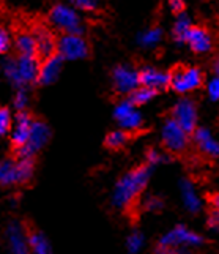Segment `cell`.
<instances>
[{
    "label": "cell",
    "mask_w": 219,
    "mask_h": 254,
    "mask_svg": "<svg viewBox=\"0 0 219 254\" xmlns=\"http://www.w3.org/2000/svg\"><path fill=\"white\" fill-rule=\"evenodd\" d=\"M153 166L142 164L129 169L115 182L110 194L112 207L118 212H129L137 202L152 179Z\"/></svg>",
    "instance_id": "6da1fadb"
},
{
    "label": "cell",
    "mask_w": 219,
    "mask_h": 254,
    "mask_svg": "<svg viewBox=\"0 0 219 254\" xmlns=\"http://www.w3.org/2000/svg\"><path fill=\"white\" fill-rule=\"evenodd\" d=\"M48 19L57 30H60L63 35L65 33H68V35H84V32H85L81 14H79L76 8H73L71 5L55 3L49 10Z\"/></svg>",
    "instance_id": "7a4b0ae2"
},
{
    "label": "cell",
    "mask_w": 219,
    "mask_h": 254,
    "mask_svg": "<svg viewBox=\"0 0 219 254\" xmlns=\"http://www.w3.org/2000/svg\"><path fill=\"white\" fill-rule=\"evenodd\" d=\"M205 239L200 234L191 231L188 226L178 224L175 226L172 231L165 232L163 237L158 240L156 247L158 248H165V250H173V248H196L204 245Z\"/></svg>",
    "instance_id": "3957f363"
},
{
    "label": "cell",
    "mask_w": 219,
    "mask_h": 254,
    "mask_svg": "<svg viewBox=\"0 0 219 254\" xmlns=\"http://www.w3.org/2000/svg\"><path fill=\"white\" fill-rule=\"evenodd\" d=\"M204 84V73L197 66L180 65L170 71V89L180 95L191 93Z\"/></svg>",
    "instance_id": "277c9868"
},
{
    "label": "cell",
    "mask_w": 219,
    "mask_h": 254,
    "mask_svg": "<svg viewBox=\"0 0 219 254\" xmlns=\"http://www.w3.org/2000/svg\"><path fill=\"white\" fill-rule=\"evenodd\" d=\"M51 137H52L51 127L46 124L45 120L35 119L27 144H25L21 150L13 152L11 155H14L16 158H32V160H35V156H37L43 148L49 144Z\"/></svg>",
    "instance_id": "5b68a950"
},
{
    "label": "cell",
    "mask_w": 219,
    "mask_h": 254,
    "mask_svg": "<svg viewBox=\"0 0 219 254\" xmlns=\"http://www.w3.org/2000/svg\"><path fill=\"white\" fill-rule=\"evenodd\" d=\"M57 54L65 62L84 60L90 56V46L82 35H62L57 40Z\"/></svg>",
    "instance_id": "8992f818"
},
{
    "label": "cell",
    "mask_w": 219,
    "mask_h": 254,
    "mask_svg": "<svg viewBox=\"0 0 219 254\" xmlns=\"http://www.w3.org/2000/svg\"><path fill=\"white\" fill-rule=\"evenodd\" d=\"M5 243L10 254H32L27 224L19 220L8 221L5 227Z\"/></svg>",
    "instance_id": "52a82bcc"
},
{
    "label": "cell",
    "mask_w": 219,
    "mask_h": 254,
    "mask_svg": "<svg viewBox=\"0 0 219 254\" xmlns=\"http://www.w3.org/2000/svg\"><path fill=\"white\" fill-rule=\"evenodd\" d=\"M113 120L117 122L120 129H125L128 133H136L144 127V117L133 103L128 98L121 100L113 108Z\"/></svg>",
    "instance_id": "ba28073f"
},
{
    "label": "cell",
    "mask_w": 219,
    "mask_h": 254,
    "mask_svg": "<svg viewBox=\"0 0 219 254\" xmlns=\"http://www.w3.org/2000/svg\"><path fill=\"white\" fill-rule=\"evenodd\" d=\"M161 139L165 150L175 155L185 152L189 144V134L172 117L164 122L161 129Z\"/></svg>",
    "instance_id": "9c48e42d"
},
{
    "label": "cell",
    "mask_w": 219,
    "mask_h": 254,
    "mask_svg": "<svg viewBox=\"0 0 219 254\" xmlns=\"http://www.w3.org/2000/svg\"><path fill=\"white\" fill-rule=\"evenodd\" d=\"M112 84L117 93L129 96L141 87V73L131 65H117L112 69Z\"/></svg>",
    "instance_id": "30bf717a"
},
{
    "label": "cell",
    "mask_w": 219,
    "mask_h": 254,
    "mask_svg": "<svg viewBox=\"0 0 219 254\" xmlns=\"http://www.w3.org/2000/svg\"><path fill=\"white\" fill-rule=\"evenodd\" d=\"M35 117L29 111H17L14 114V124L13 129L10 133V145H11V153L21 150V148L27 144L30 137V131L33 125Z\"/></svg>",
    "instance_id": "8fae6325"
},
{
    "label": "cell",
    "mask_w": 219,
    "mask_h": 254,
    "mask_svg": "<svg viewBox=\"0 0 219 254\" xmlns=\"http://www.w3.org/2000/svg\"><path fill=\"white\" fill-rule=\"evenodd\" d=\"M188 134H194L197 129V106L191 98H180L172 108L170 116Z\"/></svg>",
    "instance_id": "7c38bea8"
},
{
    "label": "cell",
    "mask_w": 219,
    "mask_h": 254,
    "mask_svg": "<svg viewBox=\"0 0 219 254\" xmlns=\"http://www.w3.org/2000/svg\"><path fill=\"white\" fill-rule=\"evenodd\" d=\"M17 59V74H19L21 89H29L30 85L38 84L41 60L38 57H22L16 56Z\"/></svg>",
    "instance_id": "4fadbf2b"
},
{
    "label": "cell",
    "mask_w": 219,
    "mask_h": 254,
    "mask_svg": "<svg viewBox=\"0 0 219 254\" xmlns=\"http://www.w3.org/2000/svg\"><path fill=\"white\" fill-rule=\"evenodd\" d=\"M33 35L37 38V46H38V59L46 60L49 57L57 56V40L55 35L52 33L45 25H38L33 29Z\"/></svg>",
    "instance_id": "5bb4252c"
},
{
    "label": "cell",
    "mask_w": 219,
    "mask_h": 254,
    "mask_svg": "<svg viewBox=\"0 0 219 254\" xmlns=\"http://www.w3.org/2000/svg\"><path fill=\"white\" fill-rule=\"evenodd\" d=\"M19 187V169L14 155L0 158V188Z\"/></svg>",
    "instance_id": "9a60e30c"
},
{
    "label": "cell",
    "mask_w": 219,
    "mask_h": 254,
    "mask_svg": "<svg viewBox=\"0 0 219 254\" xmlns=\"http://www.w3.org/2000/svg\"><path fill=\"white\" fill-rule=\"evenodd\" d=\"M186 45L196 54H207V52L213 49V38L207 29L194 25L188 35Z\"/></svg>",
    "instance_id": "2e32d148"
},
{
    "label": "cell",
    "mask_w": 219,
    "mask_h": 254,
    "mask_svg": "<svg viewBox=\"0 0 219 254\" xmlns=\"http://www.w3.org/2000/svg\"><path fill=\"white\" fill-rule=\"evenodd\" d=\"M63 62H65V60L60 57L58 54L54 56V57H49L46 60H43L41 68H40L38 85H51V84H54L58 79L60 73H62Z\"/></svg>",
    "instance_id": "e0dca14e"
},
{
    "label": "cell",
    "mask_w": 219,
    "mask_h": 254,
    "mask_svg": "<svg viewBox=\"0 0 219 254\" xmlns=\"http://www.w3.org/2000/svg\"><path fill=\"white\" fill-rule=\"evenodd\" d=\"M141 85L150 87L153 90H161L170 87V73H165L155 66H145L141 71Z\"/></svg>",
    "instance_id": "ac0fdd59"
},
{
    "label": "cell",
    "mask_w": 219,
    "mask_h": 254,
    "mask_svg": "<svg viewBox=\"0 0 219 254\" xmlns=\"http://www.w3.org/2000/svg\"><path fill=\"white\" fill-rule=\"evenodd\" d=\"M194 144L202 153H205L210 158H219V141L210 133L207 128H197L192 134Z\"/></svg>",
    "instance_id": "d6986e66"
},
{
    "label": "cell",
    "mask_w": 219,
    "mask_h": 254,
    "mask_svg": "<svg viewBox=\"0 0 219 254\" xmlns=\"http://www.w3.org/2000/svg\"><path fill=\"white\" fill-rule=\"evenodd\" d=\"M180 196L183 200V205H185L189 213H199L202 210V199L199 197L197 190L189 179L180 180Z\"/></svg>",
    "instance_id": "ffe728a7"
},
{
    "label": "cell",
    "mask_w": 219,
    "mask_h": 254,
    "mask_svg": "<svg viewBox=\"0 0 219 254\" xmlns=\"http://www.w3.org/2000/svg\"><path fill=\"white\" fill-rule=\"evenodd\" d=\"M14 48L17 56L22 57H38L37 38L33 32H19L14 38Z\"/></svg>",
    "instance_id": "44dd1931"
},
{
    "label": "cell",
    "mask_w": 219,
    "mask_h": 254,
    "mask_svg": "<svg viewBox=\"0 0 219 254\" xmlns=\"http://www.w3.org/2000/svg\"><path fill=\"white\" fill-rule=\"evenodd\" d=\"M27 232H29V243H30L32 254H54L49 239L40 229L27 226Z\"/></svg>",
    "instance_id": "7402d4cb"
},
{
    "label": "cell",
    "mask_w": 219,
    "mask_h": 254,
    "mask_svg": "<svg viewBox=\"0 0 219 254\" xmlns=\"http://www.w3.org/2000/svg\"><path fill=\"white\" fill-rule=\"evenodd\" d=\"M194 27L189 19V16L186 13H180L177 14L172 25V37L175 40L177 45H186V40H188V35L191 32V29Z\"/></svg>",
    "instance_id": "603a6c76"
},
{
    "label": "cell",
    "mask_w": 219,
    "mask_h": 254,
    "mask_svg": "<svg viewBox=\"0 0 219 254\" xmlns=\"http://www.w3.org/2000/svg\"><path fill=\"white\" fill-rule=\"evenodd\" d=\"M0 68H2V74L5 76V79L10 82L16 90L21 89L19 74H17V59H16V56L3 57L2 64H0Z\"/></svg>",
    "instance_id": "cb8c5ba5"
},
{
    "label": "cell",
    "mask_w": 219,
    "mask_h": 254,
    "mask_svg": "<svg viewBox=\"0 0 219 254\" xmlns=\"http://www.w3.org/2000/svg\"><path fill=\"white\" fill-rule=\"evenodd\" d=\"M161 40H163V29L160 27H150L137 35V45L144 49L156 48L161 43Z\"/></svg>",
    "instance_id": "d4e9b609"
},
{
    "label": "cell",
    "mask_w": 219,
    "mask_h": 254,
    "mask_svg": "<svg viewBox=\"0 0 219 254\" xmlns=\"http://www.w3.org/2000/svg\"><path fill=\"white\" fill-rule=\"evenodd\" d=\"M129 139H131V133H128V131L113 129L104 137V145H106L109 150H121V148L128 145Z\"/></svg>",
    "instance_id": "484cf974"
},
{
    "label": "cell",
    "mask_w": 219,
    "mask_h": 254,
    "mask_svg": "<svg viewBox=\"0 0 219 254\" xmlns=\"http://www.w3.org/2000/svg\"><path fill=\"white\" fill-rule=\"evenodd\" d=\"M156 95H158V90H153V89H150V87L141 85V87H137V89L128 96V100L133 103L136 108H139V106H144V104H147V103H150L152 100H155Z\"/></svg>",
    "instance_id": "4316f807"
},
{
    "label": "cell",
    "mask_w": 219,
    "mask_h": 254,
    "mask_svg": "<svg viewBox=\"0 0 219 254\" xmlns=\"http://www.w3.org/2000/svg\"><path fill=\"white\" fill-rule=\"evenodd\" d=\"M125 245H126V251L129 254H139L142 251V248L145 247V235L139 229H136L126 237Z\"/></svg>",
    "instance_id": "83f0119b"
},
{
    "label": "cell",
    "mask_w": 219,
    "mask_h": 254,
    "mask_svg": "<svg viewBox=\"0 0 219 254\" xmlns=\"http://www.w3.org/2000/svg\"><path fill=\"white\" fill-rule=\"evenodd\" d=\"M14 124V114H11L10 108H0V137L10 136Z\"/></svg>",
    "instance_id": "f1b7e54d"
},
{
    "label": "cell",
    "mask_w": 219,
    "mask_h": 254,
    "mask_svg": "<svg viewBox=\"0 0 219 254\" xmlns=\"http://www.w3.org/2000/svg\"><path fill=\"white\" fill-rule=\"evenodd\" d=\"M29 101H30L29 90L27 89H17L14 96H13V108L16 109V112L17 111H27Z\"/></svg>",
    "instance_id": "f546056e"
},
{
    "label": "cell",
    "mask_w": 219,
    "mask_h": 254,
    "mask_svg": "<svg viewBox=\"0 0 219 254\" xmlns=\"http://www.w3.org/2000/svg\"><path fill=\"white\" fill-rule=\"evenodd\" d=\"M169 161V156L163 153L161 150H156V148H148L145 152V164H150V166H158L161 163H167Z\"/></svg>",
    "instance_id": "4dcf8cb0"
},
{
    "label": "cell",
    "mask_w": 219,
    "mask_h": 254,
    "mask_svg": "<svg viewBox=\"0 0 219 254\" xmlns=\"http://www.w3.org/2000/svg\"><path fill=\"white\" fill-rule=\"evenodd\" d=\"M73 8H76L77 11H87V13H92L96 11L100 8L101 0H69Z\"/></svg>",
    "instance_id": "1f68e13d"
},
{
    "label": "cell",
    "mask_w": 219,
    "mask_h": 254,
    "mask_svg": "<svg viewBox=\"0 0 219 254\" xmlns=\"http://www.w3.org/2000/svg\"><path fill=\"white\" fill-rule=\"evenodd\" d=\"M142 208L145 210V212H160V210L164 208V200L156 196V194H150L147 196L144 200H142Z\"/></svg>",
    "instance_id": "d6a6232c"
},
{
    "label": "cell",
    "mask_w": 219,
    "mask_h": 254,
    "mask_svg": "<svg viewBox=\"0 0 219 254\" xmlns=\"http://www.w3.org/2000/svg\"><path fill=\"white\" fill-rule=\"evenodd\" d=\"M207 95L212 101H219V77L213 76L207 82Z\"/></svg>",
    "instance_id": "836d02e7"
},
{
    "label": "cell",
    "mask_w": 219,
    "mask_h": 254,
    "mask_svg": "<svg viewBox=\"0 0 219 254\" xmlns=\"http://www.w3.org/2000/svg\"><path fill=\"white\" fill-rule=\"evenodd\" d=\"M11 49V37L6 29L0 27V56L8 54V51Z\"/></svg>",
    "instance_id": "e575fe53"
},
{
    "label": "cell",
    "mask_w": 219,
    "mask_h": 254,
    "mask_svg": "<svg viewBox=\"0 0 219 254\" xmlns=\"http://www.w3.org/2000/svg\"><path fill=\"white\" fill-rule=\"evenodd\" d=\"M208 227L213 231H219V212H215V210H210L208 215V221H207Z\"/></svg>",
    "instance_id": "d590c367"
},
{
    "label": "cell",
    "mask_w": 219,
    "mask_h": 254,
    "mask_svg": "<svg viewBox=\"0 0 219 254\" xmlns=\"http://www.w3.org/2000/svg\"><path fill=\"white\" fill-rule=\"evenodd\" d=\"M155 254H191L188 248H173V250H165V248H155Z\"/></svg>",
    "instance_id": "8d00e7d4"
},
{
    "label": "cell",
    "mask_w": 219,
    "mask_h": 254,
    "mask_svg": "<svg viewBox=\"0 0 219 254\" xmlns=\"http://www.w3.org/2000/svg\"><path fill=\"white\" fill-rule=\"evenodd\" d=\"M169 8L175 14H180L185 10V0H169Z\"/></svg>",
    "instance_id": "74e56055"
},
{
    "label": "cell",
    "mask_w": 219,
    "mask_h": 254,
    "mask_svg": "<svg viewBox=\"0 0 219 254\" xmlns=\"http://www.w3.org/2000/svg\"><path fill=\"white\" fill-rule=\"evenodd\" d=\"M210 200V207H212V210H215V212H219V192H215V194H212L208 197Z\"/></svg>",
    "instance_id": "f35d334b"
},
{
    "label": "cell",
    "mask_w": 219,
    "mask_h": 254,
    "mask_svg": "<svg viewBox=\"0 0 219 254\" xmlns=\"http://www.w3.org/2000/svg\"><path fill=\"white\" fill-rule=\"evenodd\" d=\"M213 71H215V76L219 77V57L215 60V64H213Z\"/></svg>",
    "instance_id": "ab89813d"
}]
</instances>
